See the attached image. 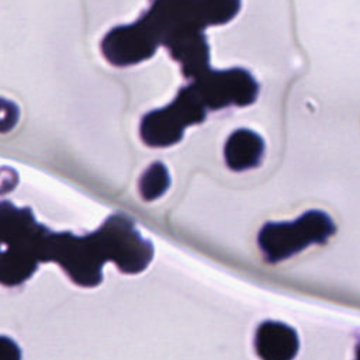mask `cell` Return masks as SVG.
Returning a JSON list of instances; mask_svg holds the SVG:
<instances>
[{"instance_id": "6da1fadb", "label": "cell", "mask_w": 360, "mask_h": 360, "mask_svg": "<svg viewBox=\"0 0 360 360\" xmlns=\"http://www.w3.org/2000/svg\"><path fill=\"white\" fill-rule=\"evenodd\" d=\"M39 262H56L79 285L94 287L101 281L104 259L90 235L76 236L70 232L55 233L45 226L32 240Z\"/></svg>"}, {"instance_id": "7a4b0ae2", "label": "cell", "mask_w": 360, "mask_h": 360, "mask_svg": "<svg viewBox=\"0 0 360 360\" xmlns=\"http://www.w3.org/2000/svg\"><path fill=\"white\" fill-rule=\"evenodd\" d=\"M335 232L336 225L326 212L309 210L291 222H266L257 233V243L266 262L277 263L311 243H326Z\"/></svg>"}, {"instance_id": "3957f363", "label": "cell", "mask_w": 360, "mask_h": 360, "mask_svg": "<svg viewBox=\"0 0 360 360\" xmlns=\"http://www.w3.org/2000/svg\"><path fill=\"white\" fill-rule=\"evenodd\" d=\"M90 238L104 262H114L124 273H141L153 256L152 243L145 240L132 219L122 214L108 217Z\"/></svg>"}, {"instance_id": "277c9868", "label": "cell", "mask_w": 360, "mask_h": 360, "mask_svg": "<svg viewBox=\"0 0 360 360\" xmlns=\"http://www.w3.org/2000/svg\"><path fill=\"white\" fill-rule=\"evenodd\" d=\"M207 107L193 84L180 89L177 97L166 107L148 112L141 121L142 141L155 148H166L183 138L186 127L200 124Z\"/></svg>"}, {"instance_id": "5b68a950", "label": "cell", "mask_w": 360, "mask_h": 360, "mask_svg": "<svg viewBox=\"0 0 360 360\" xmlns=\"http://www.w3.org/2000/svg\"><path fill=\"white\" fill-rule=\"evenodd\" d=\"M208 110H218L228 105H249L259 93V84L253 76L242 69L205 70L194 77L191 83Z\"/></svg>"}, {"instance_id": "8992f818", "label": "cell", "mask_w": 360, "mask_h": 360, "mask_svg": "<svg viewBox=\"0 0 360 360\" xmlns=\"http://www.w3.org/2000/svg\"><path fill=\"white\" fill-rule=\"evenodd\" d=\"M159 45L136 20L129 25L112 28L103 38L101 51L115 66H128L149 59Z\"/></svg>"}, {"instance_id": "52a82bcc", "label": "cell", "mask_w": 360, "mask_h": 360, "mask_svg": "<svg viewBox=\"0 0 360 360\" xmlns=\"http://www.w3.org/2000/svg\"><path fill=\"white\" fill-rule=\"evenodd\" d=\"M173 59L181 65L186 77H197L210 69V49L202 31L186 30L163 41Z\"/></svg>"}, {"instance_id": "ba28073f", "label": "cell", "mask_w": 360, "mask_h": 360, "mask_svg": "<svg viewBox=\"0 0 360 360\" xmlns=\"http://www.w3.org/2000/svg\"><path fill=\"white\" fill-rule=\"evenodd\" d=\"M255 349L263 360H291L298 353L300 339L287 323L266 321L256 329Z\"/></svg>"}, {"instance_id": "9c48e42d", "label": "cell", "mask_w": 360, "mask_h": 360, "mask_svg": "<svg viewBox=\"0 0 360 360\" xmlns=\"http://www.w3.org/2000/svg\"><path fill=\"white\" fill-rule=\"evenodd\" d=\"M264 153L263 138L246 128L233 131L224 146L226 166L235 172L253 169L260 165Z\"/></svg>"}, {"instance_id": "30bf717a", "label": "cell", "mask_w": 360, "mask_h": 360, "mask_svg": "<svg viewBox=\"0 0 360 360\" xmlns=\"http://www.w3.org/2000/svg\"><path fill=\"white\" fill-rule=\"evenodd\" d=\"M32 240L11 245L0 253V284L8 287L21 284L37 270L39 257Z\"/></svg>"}, {"instance_id": "8fae6325", "label": "cell", "mask_w": 360, "mask_h": 360, "mask_svg": "<svg viewBox=\"0 0 360 360\" xmlns=\"http://www.w3.org/2000/svg\"><path fill=\"white\" fill-rule=\"evenodd\" d=\"M42 229L28 208H17L10 201H0V243H24Z\"/></svg>"}, {"instance_id": "7c38bea8", "label": "cell", "mask_w": 360, "mask_h": 360, "mask_svg": "<svg viewBox=\"0 0 360 360\" xmlns=\"http://www.w3.org/2000/svg\"><path fill=\"white\" fill-rule=\"evenodd\" d=\"M170 187V176L167 167L160 163H152L139 179V193L143 200H156Z\"/></svg>"}, {"instance_id": "4fadbf2b", "label": "cell", "mask_w": 360, "mask_h": 360, "mask_svg": "<svg viewBox=\"0 0 360 360\" xmlns=\"http://www.w3.org/2000/svg\"><path fill=\"white\" fill-rule=\"evenodd\" d=\"M20 111L17 104L10 100L0 98V134L11 131L18 122Z\"/></svg>"}, {"instance_id": "5bb4252c", "label": "cell", "mask_w": 360, "mask_h": 360, "mask_svg": "<svg viewBox=\"0 0 360 360\" xmlns=\"http://www.w3.org/2000/svg\"><path fill=\"white\" fill-rule=\"evenodd\" d=\"M21 357L20 347L10 338L0 336V360H18Z\"/></svg>"}, {"instance_id": "9a60e30c", "label": "cell", "mask_w": 360, "mask_h": 360, "mask_svg": "<svg viewBox=\"0 0 360 360\" xmlns=\"http://www.w3.org/2000/svg\"><path fill=\"white\" fill-rule=\"evenodd\" d=\"M18 183V176L14 170L10 167H1L0 169V194L8 193L13 190Z\"/></svg>"}, {"instance_id": "2e32d148", "label": "cell", "mask_w": 360, "mask_h": 360, "mask_svg": "<svg viewBox=\"0 0 360 360\" xmlns=\"http://www.w3.org/2000/svg\"><path fill=\"white\" fill-rule=\"evenodd\" d=\"M354 353H356V357H357V359H360V340H359V343L356 345V350H354Z\"/></svg>"}, {"instance_id": "e0dca14e", "label": "cell", "mask_w": 360, "mask_h": 360, "mask_svg": "<svg viewBox=\"0 0 360 360\" xmlns=\"http://www.w3.org/2000/svg\"><path fill=\"white\" fill-rule=\"evenodd\" d=\"M0 253H1V252H0Z\"/></svg>"}]
</instances>
